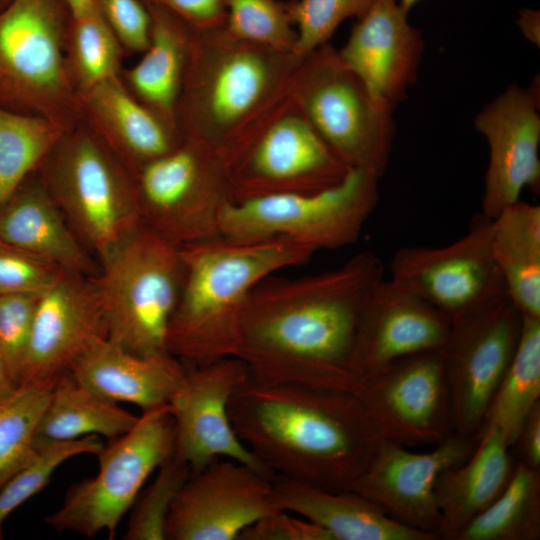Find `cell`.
Returning a JSON list of instances; mask_svg holds the SVG:
<instances>
[{
	"mask_svg": "<svg viewBox=\"0 0 540 540\" xmlns=\"http://www.w3.org/2000/svg\"><path fill=\"white\" fill-rule=\"evenodd\" d=\"M382 278L380 257L361 251L322 273L262 280L246 301L237 353L250 378L356 394L359 320Z\"/></svg>",
	"mask_w": 540,
	"mask_h": 540,
	"instance_id": "1",
	"label": "cell"
},
{
	"mask_svg": "<svg viewBox=\"0 0 540 540\" xmlns=\"http://www.w3.org/2000/svg\"><path fill=\"white\" fill-rule=\"evenodd\" d=\"M229 416L241 441L275 477L352 490L384 439L358 396L248 377Z\"/></svg>",
	"mask_w": 540,
	"mask_h": 540,
	"instance_id": "2",
	"label": "cell"
},
{
	"mask_svg": "<svg viewBox=\"0 0 540 540\" xmlns=\"http://www.w3.org/2000/svg\"><path fill=\"white\" fill-rule=\"evenodd\" d=\"M180 249L184 278L166 349L185 366L237 357L251 291L273 273L300 265L315 253L284 238L238 242L217 237Z\"/></svg>",
	"mask_w": 540,
	"mask_h": 540,
	"instance_id": "3",
	"label": "cell"
},
{
	"mask_svg": "<svg viewBox=\"0 0 540 540\" xmlns=\"http://www.w3.org/2000/svg\"><path fill=\"white\" fill-rule=\"evenodd\" d=\"M301 61L292 51L239 40L223 26L195 29L175 109L181 138L224 158L288 91Z\"/></svg>",
	"mask_w": 540,
	"mask_h": 540,
	"instance_id": "4",
	"label": "cell"
},
{
	"mask_svg": "<svg viewBox=\"0 0 540 540\" xmlns=\"http://www.w3.org/2000/svg\"><path fill=\"white\" fill-rule=\"evenodd\" d=\"M36 174L98 264L143 223L133 175L83 121L62 136Z\"/></svg>",
	"mask_w": 540,
	"mask_h": 540,
	"instance_id": "5",
	"label": "cell"
},
{
	"mask_svg": "<svg viewBox=\"0 0 540 540\" xmlns=\"http://www.w3.org/2000/svg\"><path fill=\"white\" fill-rule=\"evenodd\" d=\"M183 278L180 247L142 223L99 261L92 278L108 338L136 355L167 352Z\"/></svg>",
	"mask_w": 540,
	"mask_h": 540,
	"instance_id": "6",
	"label": "cell"
},
{
	"mask_svg": "<svg viewBox=\"0 0 540 540\" xmlns=\"http://www.w3.org/2000/svg\"><path fill=\"white\" fill-rule=\"evenodd\" d=\"M66 0H10L0 13V107L70 130L82 121L69 76Z\"/></svg>",
	"mask_w": 540,
	"mask_h": 540,
	"instance_id": "7",
	"label": "cell"
},
{
	"mask_svg": "<svg viewBox=\"0 0 540 540\" xmlns=\"http://www.w3.org/2000/svg\"><path fill=\"white\" fill-rule=\"evenodd\" d=\"M234 202L317 192L351 169L320 137L288 91L224 157Z\"/></svg>",
	"mask_w": 540,
	"mask_h": 540,
	"instance_id": "8",
	"label": "cell"
},
{
	"mask_svg": "<svg viewBox=\"0 0 540 540\" xmlns=\"http://www.w3.org/2000/svg\"><path fill=\"white\" fill-rule=\"evenodd\" d=\"M379 177L351 168L338 184L229 204L220 237L238 242L284 238L317 251L355 243L379 200Z\"/></svg>",
	"mask_w": 540,
	"mask_h": 540,
	"instance_id": "9",
	"label": "cell"
},
{
	"mask_svg": "<svg viewBox=\"0 0 540 540\" xmlns=\"http://www.w3.org/2000/svg\"><path fill=\"white\" fill-rule=\"evenodd\" d=\"M290 92L327 145L350 167L379 178L392 151L391 111L376 103L326 43L302 59Z\"/></svg>",
	"mask_w": 540,
	"mask_h": 540,
	"instance_id": "10",
	"label": "cell"
},
{
	"mask_svg": "<svg viewBox=\"0 0 540 540\" xmlns=\"http://www.w3.org/2000/svg\"><path fill=\"white\" fill-rule=\"evenodd\" d=\"M174 422L169 406L143 411L125 434L96 454L99 468L73 484L58 509L45 518L53 529L112 538L149 476L173 456Z\"/></svg>",
	"mask_w": 540,
	"mask_h": 540,
	"instance_id": "11",
	"label": "cell"
},
{
	"mask_svg": "<svg viewBox=\"0 0 540 540\" xmlns=\"http://www.w3.org/2000/svg\"><path fill=\"white\" fill-rule=\"evenodd\" d=\"M142 221L183 247L220 237L223 215L234 202L223 156L183 139L134 175Z\"/></svg>",
	"mask_w": 540,
	"mask_h": 540,
	"instance_id": "12",
	"label": "cell"
},
{
	"mask_svg": "<svg viewBox=\"0 0 540 540\" xmlns=\"http://www.w3.org/2000/svg\"><path fill=\"white\" fill-rule=\"evenodd\" d=\"M523 316L506 296L450 323L440 351L453 433L476 437L515 354Z\"/></svg>",
	"mask_w": 540,
	"mask_h": 540,
	"instance_id": "13",
	"label": "cell"
},
{
	"mask_svg": "<svg viewBox=\"0 0 540 540\" xmlns=\"http://www.w3.org/2000/svg\"><path fill=\"white\" fill-rule=\"evenodd\" d=\"M491 219L481 215L469 231L439 247L400 248L390 262L391 279L451 322L506 296L495 262Z\"/></svg>",
	"mask_w": 540,
	"mask_h": 540,
	"instance_id": "14",
	"label": "cell"
},
{
	"mask_svg": "<svg viewBox=\"0 0 540 540\" xmlns=\"http://www.w3.org/2000/svg\"><path fill=\"white\" fill-rule=\"evenodd\" d=\"M382 438L434 446L453 434L440 349L396 359L366 374L356 393Z\"/></svg>",
	"mask_w": 540,
	"mask_h": 540,
	"instance_id": "15",
	"label": "cell"
},
{
	"mask_svg": "<svg viewBox=\"0 0 540 540\" xmlns=\"http://www.w3.org/2000/svg\"><path fill=\"white\" fill-rule=\"evenodd\" d=\"M249 377L238 357L185 366L184 378L168 406L174 422L173 457L195 473L217 459H231L275 478L236 434L229 403Z\"/></svg>",
	"mask_w": 540,
	"mask_h": 540,
	"instance_id": "16",
	"label": "cell"
},
{
	"mask_svg": "<svg viewBox=\"0 0 540 540\" xmlns=\"http://www.w3.org/2000/svg\"><path fill=\"white\" fill-rule=\"evenodd\" d=\"M273 479L231 459L191 473L172 504L166 540H239L247 527L278 510Z\"/></svg>",
	"mask_w": 540,
	"mask_h": 540,
	"instance_id": "17",
	"label": "cell"
},
{
	"mask_svg": "<svg viewBox=\"0 0 540 540\" xmlns=\"http://www.w3.org/2000/svg\"><path fill=\"white\" fill-rule=\"evenodd\" d=\"M478 442L453 433L426 452L384 440L353 491L395 521L438 540L440 513L435 486L441 473L464 462Z\"/></svg>",
	"mask_w": 540,
	"mask_h": 540,
	"instance_id": "18",
	"label": "cell"
},
{
	"mask_svg": "<svg viewBox=\"0 0 540 540\" xmlns=\"http://www.w3.org/2000/svg\"><path fill=\"white\" fill-rule=\"evenodd\" d=\"M105 338L108 325L92 278L64 272L39 296L19 385L51 389Z\"/></svg>",
	"mask_w": 540,
	"mask_h": 540,
	"instance_id": "19",
	"label": "cell"
},
{
	"mask_svg": "<svg viewBox=\"0 0 540 540\" xmlns=\"http://www.w3.org/2000/svg\"><path fill=\"white\" fill-rule=\"evenodd\" d=\"M536 90L511 85L475 118L489 147L482 216L493 219L520 200L525 188H540V115Z\"/></svg>",
	"mask_w": 540,
	"mask_h": 540,
	"instance_id": "20",
	"label": "cell"
},
{
	"mask_svg": "<svg viewBox=\"0 0 540 540\" xmlns=\"http://www.w3.org/2000/svg\"><path fill=\"white\" fill-rule=\"evenodd\" d=\"M407 16L398 0H373L337 50L373 100L391 112L415 82L424 49Z\"/></svg>",
	"mask_w": 540,
	"mask_h": 540,
	"instance_id": "21",
	"label": "cell"
},
{
	"mask_svg": "<svg viewBox=\"0 0 540 540\" xmlns=\"http://www.w3.org/2000/svg\"><path fill=\"white\" fill-rule=\"evenodd\" d=\"M449 329L441 312L391 278H382L360 316L354 367L363 378L396 359L441 349Z\"/></svg>",
	"mask_w": 540,
	"mask_h": 540,
	"instance_id": "22",
	"label": "cell"
},
{
	"mask_svg": "<svg viewBox=\"0 0 540 540\" xmlns=\"http://www.w3.org/2000/svg\"><path fill=\"white\" fill-rule=\"evenodd\" d=\"M82 121L134 175L177 147V129L137 100L121 76L79 94Z\"/></svg>",
	"mask_w": 540,
	"mask_h": 540,
	"instance_id": "23",
	"label": "cell"
},
{
	"mask_svg": "<svg viewBox=\"0 0 540 540\" xmlns=\"http://www.w3.org/2000/svg\"><path fill=\"white\" fill-rule=\"evenodd\" d=\"M70 373L107 400L134 404L143 412L169 404L185 365L168 352L136 355L105 338L83 353Z\"/></svg>",
	"mask_w": 540,
	"mask_h": 540,
	"instance_id": "24",
	"label": "cell"
},
{
	"mask_svg": "<svg viewBox=\"0 0 540 540\" xmlns=\"http://www.w3.org/2000/svg\"><path fill=\"white\" fill-rule=\"evenodd\" d=\"M0 243L65 271L90 278L99 271L98 261L73 232L36 172L0 206Z\"/></svg>",
	"mask_w": 540,
	"mask_h": 540,
	"instance_id": "25",
	"label": "cell"
},
{
	"mask_svg": "<svg viewBox=\"0 0 540 540\" xmlns=\"http://www.w3.org/2000/svg\"><path fill=\"white\" fill-rule=\"evenodd\" d=\"M273 500L277 509L319 525L333 540H438L395 521L353 490L332 491L276 476Z\"/></svg>",
	"mask_w": 540,
	"mask_h": 540,
	"instance_id": "26",
	"label": "cell"
},
{
	"mask_svg": "<svg viewBox=\"0 0 540 540\" xmlns=\"http://www.w3.org/2000/svg\"><path fill=\"white\" fill-rule=\"evenodd\" d=\"M515 465L511 448L494 428L483 429L472 454L441 473L435 486L439 538L455 540L506 487Z\"/></svg>",
	"mask_w": 540,
	"mask_h": 540,
	"instance_id": "27",
	"label": "cell"
},
{
	"mask_svg": "<svg viewBox=\"0 0 540 540\" xmlns=\"http://www.w3.org/2000/svg\"><path fill=\"white\" fill-rule=\"evenodd\" d=\"M146 8L151 21L148 46L136 64L122 69L121 79L137 100L176 128L175 109L195 29L161 7Z\"/></svg>",
	"mask_w": 540,
	"mask_h": 540,
	"instance_id": "28",
	"label": "cell"
},
{
	"mask_svg": "<svg viewBox=\"0 0 540 540\" xmlns=\"http://www.w3.org/2000/svg\"><path fill=\"white\" fill-rule=\"evenodd\" d=\"M491 223L492 253L507 297L522 316L540 318V206L519 200Z\"/></svg>",
	"mask_w": 540,
	"mask_h": 540,
	"instance_id": "29",
	"label": "cell"
},
{
	"mask_svg": "<svg viewBox=\"0 0 540 540\" xmlns=\"http://www.w3.org/2000/svg\"><path fill=\"white\" fill-rule=\"evenodd\" d=\"M138 419L68 372L50 390L36 441H69L90 435L111 440L128 432Z\"/></svg>",
	"mask_w": 540,
	"mask_h": 540,
	"instance_id": "30",
	"label": "cell"
},
{
	"mask_svg": "<svg viewBox=\"0 0 540 540\" xmlns=\"http://www.w3.org/2000/svg\"><path fill=\"white\" fill-rule=\"evenodd\" d=\"M539 402L540 318L523 316L515 354L492 397L480 432L485 428L498 430L511 448L525 418Z\"/></svg>",
	"mask_w": 540,
	"mask_h": 540,
	"instance_id": "31",
	"label": "cell"
},
{
	"mask_svg": "<svg viewBox=\"0 0 540 540\" xmlns=\"http://www.w3.org/2000/svg\"><path fill=\"white\" fill-rule=\"evenodd\" d=\"M540 469L515 461L502 493L455 540H539Z\"/></svg>",
	"mask_w": 540,
	"mask_h": 540,
	"instance_id": "32",
	"label": "cell"
},
{
	"mask_svg": "<svg viewBox=\"0 0 540 540\" xmlns=\"http://www.w3.org/2000/svg\"><path fill=\"white\" fill-rule=\"evenodd\" d=\"M68 131L47 118L0 107V206Z\"/></svg>",
	"mask_w": 540,
	"mask_h": 540,
	"instance_id": "33",
	"label": "cell"
},
{
	"mask_svg": "<svg viewBox=\"0 0 540 540\" xmlns=\"http://www.w3.org/2000/svg\"><path fill=\"white\" fill-rule=\"evenodd\" d=\"M65 51L69 76L78 95L121 76L124 48L95 3L87 10L71 13Z\"/></svg>",
	"mask_w": 540,
	"mask_h": 540,
	"instance_id": "34",
	"label": "cell"
},
{
	"mask_svg": "<svg viewBox=\"0 0 540 540\" xmlns=\"http://www.w3.org/2000/svg\"><path fill=\"white\" fill-rule=\"evenodd\" d=\"M50 390L20 384L12 395L0 401V488L34 455Z\"/></svg>",
	"mask_w": 540,
	"mask_h": 540,
	"instance_id": "35",
	"label": "cell"
},
{
	"mask_svg": "<svg viewBox=\"0 0 540 540\" xmlns=\"http://www.w3.org/2000/svg\"><path fill=\"white\" fill-rule=\"evenodd\" d=\"M103 445L97 435L69 441H36L32 458L0 488V531L5 519L44 489L62 463L83 454L96 455Z\"/></svg>",
	"mask_w": 540,
	"mask_h": 540,
	"instance_id": "36",
	"label": "cell"
},
{
	"mask_svg": "<svg viewBox=\"0 0 540 540\" xmlns=\"http://www.w3.org/2000/svg\"><path fill=\"white\" fill-rule=\"evenodd\" d=\"M224 29L233 37L277 50L292 51L295 30L285 3L277 0H222Z\"/></svg>",
	"mask_w": 540,
	"mask_h": 540,
	"instance_id": "37",
	"label": "cell"
},
{
	"mask_svg": "<svg viewBox=\"0 0 540 540\" xmlns=\"http://www.w3.org/2000/svg\"><path fill=\"white\" fill-rule=\"evenodd\" d=\"M191 475L190 468L173 456L163 463L151 484L135 500L123 536L125 540H166L172 504Z\"/></svg>",
	"mask_w": 540,
	"mask_h": 540,
	"instance_id": "38",
	"label": "cell"
},
{
	"mask_svg": "<svg viewBox=\"0 0 540 540\" xmlns=\"http://www.w3.org/2000/svg\"><path fill=\"white\" fill-rule=\"evenodd\" d=\"M373 0H295L285 3L296 38L294 54L303 59L328 43L345 20L360 18Z\"/></svg>",
	"mask_w": 540,
	"mask_h": 540,
	"instance_id": "39",
	"label": "cell"
},
{
	"mask_svg": "<svg viewBox=\"0 0 540 540\" xmlns=\"http://www.w3.org/2000/svg\"><path fill=\"white\" fill-rule=\"evenodd\" d=\"M40 294H0V352L17 385Z\"/></svg>",
	"mask_w": 540,
	"mask_h": 540,
	"instance_id": "40",
	"label": "cell"
},
{
	"mask_svg": "<svg viewBox=\"0 0 540 540\" xmlns=\"http://www.w3.org/2000/svg\"><path fill=\"white\" fill-rule=\"evenodd\" d=\"M64 272L46 260L0 243V294L43 293Z\"/></svg>",
	"mask_w": 540,
	"mask_h": 540,
	"instance_id": "41",
	"label": "cell"
},
{
	"mask_svg": "<svg viewBox=\"0 0 540 540\" xmlns=\"http://www.w3.org/2000/svg\"><path fill=\"white\" fill-rule=\"evenodd\" d=\"M124 50L142 53L150 37V15L140 0H93Z\"/></svg>",
	"mask_w": 540,
	"mask_h": 540,
	"instance_id": "42",
	"label": "cell"
},
{
	"mask_svg": "<svg viewBox=\"0 0 540 540\" xmlns=\"http://www.w3.org/2000/svg\"><path fill=\"white\" fill-rule=\"evenodd\" d=\"M239 540H333L319 525L288 511L275 510L247 527Z\"/></svg>",
	"mask_w": 540,
	"mask_h": 540,
	"instance_id": "43",
	"label": "cell"
},
{
	"mask_svg": "<svg viewBox=\"0 0 540 540\" xmlns=\"http://www.w3.org/2000/svg\"><path fill=\"white\" fill-rule=\"evenodd\" d=\"M145 6L161 7L188 23L196 30L224 25L222 0H140Z\"/></svg>",
	"mask_w": 540,
	"mask_h": 540,
	"instance_id": "44",
	"label": "cell"
},
{
	"mask_svg": "<svg viewBox=\"0 0 540 540\" xmlns=\"http://www.w3.org/2000/svg\"><path fill=\"white\" fill-rule=\"evenodd\" d=\"M512 447H516L515 461L540 469V402L525 418Z\"/></svg>",
	"mask_w": 540,
	"mask_h": 540,
	"instance_id": "45",
	"label": "cell"
},
{
	"mask_svg": "<svg viewBox=\"0 0 540 540\" xmlns=\"http://www.w3.org/2000/svg\"><path fill=\"white\" fill-rule=\"evenodd\" d=\"M539 11L524 9L519 13L518 26L524 36L531 42L539 44L540 16Z\"/></svg>",
	"mask_w": 540,
	"mask_h": 540,
	"instance_id": "46",
	"label": "cell"
},
{
	"mask_svg": "<svg viewBox=\"0 0 540 540\" xmlns=\"http://www.w3.org/2000/svg\"><path fill=\"white\" fill-rule=\"evenodd\" d=\"M19 385L11 377L4 358L0 352V401L12 395Z\"/></svg>",
	"mask_w": 540,
	"mask_h": 540,
	"instance_id": "47",
	"label": "cell"
},
{
	"mask_svg": "<svg viewBox=\"0 0 540 540\" xmlns=\"http://www.w3.org/2000/svg\"><path fill=\"white\" fill-rule=\"evenodd\" d=\"M71 13H79L94 5L93 0H66Z\"/></svg>",
	"mask_w": 540,
	"mask_h": 540,
	"instance_id": "48",
	"label": "cell"
},
{
	"mask_svg": "<svg viewBox=\"0 0 540 540\" xmlns=\"http://www.w3.org/2000/svg\"><path fill=\"white\" fill-rule=\"evenodd\" d=\"M421 0H398L399 4L402 6L404 10L409 12V10Z\"/></svg>",
	"mask_w": 540,
	"mask_h": 540,
	"instance_id": "49",
	"label": "cell"
},
{
	"mask_svg": "<svg viewBox=\"0 0 540 540\" xmlns=\"http://www.w3.org/2000/svg\"><path fill=\"white\" fill-rule=\"evenodd\" d=\"M5 1H6V0H0V6H1V4H2L3 2H5Z\"/></svg>",
	"mask_w": 540,
	"mask_h": 540,
	"instance_id": "50",
	"label": "cell"
}]
</instances>
